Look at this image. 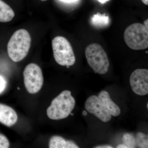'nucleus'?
<instances>
[{
  "label": "nucleus",
  "instance_id": "4be33fe9",
  "mask_svg": "<svg viewBox=\"0 0 148 148\" xmlns=\"http://www.w3.org/2000/svg\"><path fill=\"white\" fill-rule=\"evenodd\" d=\"M142 2L146 5H148V0H142Z\"/></svg>",
  "mask_w": 148,
  "mask_h": 148
},
{
  "label": "nucleus",
  "instance_id": "cd10ccee",
  "mask_svg": "<svg viewBox=\"0 0 148 148\" xmlns=\"http://www.w3.org/2000/svg\"><path fill=\"white\" fill-rule=\"evenodd\" d=\"M146 53H148V51H146Z\"/></svg>",
  "mask_w": 148,
  "mask_h": 148
},
{
  "label": "nucleus",
  "instance_id": "ddd939ff",
  "mask_svg": "<svg viewBox=\"0 0 148 148\" xmlns=\"http://www.w3.org/2000/svg\"><path fill=\"white\" fill-rule=\"evenodd\" d=\"M91 23L95 27H106L110 24V19L108 16H106V14H101L98 12L93 15L91 19Z\"/></svg>",
  "mask_w": 148,
  "mask_h": 148
},
{
  "label": "nucleus",
  "instance_id": "5701e85b",
  "mask_svg": "<svg viewBox=\"0 0 148 148\" xmlns=\"http://www.w3.org/2000/svg\"><path fill=\"white\" fill-rule=\"evenodd\" d=\"M100 3H101L103 4L104 3L108 1L109 0H98Z\"/></svg>",
  "mask_w": 148,
  "mask_h": 148
},
{
  "label": "nucleus",
  "instance_id": "423d86ee",
  "mask_svg": "<svg viewBox=\"0 0 148 148\" xmlns=\"http://www.w3.org/2000/svg\"><path fill=\"white\" fill-rule=\"evenodd\" d=\"M23 76L24 85L29 93L35 94L41 89L44 79L39 66L34 63L29 64L24 69Z\"/></svg>",
  "mask_w": 148,
  "mask_h": 148
},
{
  "label": "nucleus",
  "instance_id": "f3484780",
  "mask_svg": "<svg viewBox=\"0 0 148 148\" xmlns=\"http://www.w3.org/2000/svg\"><path fill=\"white\" fill-rule=\"evenodd\" d=\"M7 82L5 79L0 75V94L2 93L7 86Z\"/></svg>",
  "mask_w": 148,
  "mask_h": 148
},
{
  "label": "nucleus",
  "instance_id": "bb28decb",
  "mask_svg": "<svg viewBox=\"0 0 148 148\" xmlns=\"http://www.w3.org/2000/svg\"><path fill=\"white\" fill-rule=\"evenodd\" d=\"M147 108L148 109V103H147Z\"/></svg>",
  "mask_w": 148,
  "mask_h": 148
},
{
  "label": "nucleus",
  "instance_id": "9d476101",
  "mask_svg": "<svg viewBox=\"0 0 148 148\" xmlns=\"http://www.w3.org/2000/svg\"><path fill=\"white\" fill-rule=\"evenodd\" d=\"M18 116L16 112L9 106L0 103V122L11 127L17 121Z\"/></svg>",
  "mask_w": 148,
  "mask_h": 148
},
{
  "label": "nucleus",
  "instance_id": "393cba45",
  "mask_svg": "<svg viewBox=\"0 0 148 148\" xmlns=\"http://www.w3.org/2000/svg\"><path fill=\"white\" fill-rule=\"evenodd\" d=\"M40 1H47V0H40Z\"/></svg>",
  "mask_w": 148,
  "mask_h": 148
},
{
  "label": "nucleus",
  "instance_id": "b1692460",
  "mask_svg": "<svg viewBox=\"0 0 148 148\" xmlns=\"http://www.w3.org/2000/svg\"><path fill=\"white\" fill-rule=\"evenodd\" d=\"M82 114L84 116H86L87 115V112H86V111H84L83 112Z\"/></svg>",
  "mask_w": 148,
  "mask_h": 148
},
{
  "label": "nucleus",
  "instance_id": "6e6552de",
  "mask_svg": "<svg viewBox=\"0 0 148 148\" xmlns=\"http://www.w3.org/2000/svg\"><path fill=\"white\" fill-rule=\"evenodd\" d=\"M85 108L88 112L93 114L104 122H108L112 119V116L104 108L96 95H91L88 98Z\"/></svg>",
  "mask_w": 148,
  "mask_h": 148
},
{
  "label": "nucleus",
  "instance_id": "6ab92c4d",
  "mask_svg": "<svg viewBox=\"0 0 148 148\" xmlns=\"http://www.w3.org/2000/svg\"><path fill=\"white\" fill-rule=\"evenodd\" d=\"M60 1H61L64 2L72 3L77 1L78 0H60Z\"/></svg>",
  "mask_w": 148,
  "mask_h": 148
},
{
  "label": "nucleus",
  "instance_id": "7ed1b4c3",
  "mask_svg": "<svg viewBox=\"0 0 148 148\" xmlns=\"http://www.w3.org/2000/svg\"><path fill=\"white\" fill-rule=\"evenodd\" d=\"M87 62L95 73L106 74L108 71L110 62L106 51L100 45L93 43L86 49Z\"/></svg>",
  "mask_w": 148,
  "mask_h": 148
},
{
  "label": "nucleus",
  "instance_id": "0eeeda50",
  "mask_svg": "<svg viewBox=\"0 0 148 148\" xmlns=\"http://www.w3.org/2000/svg\"><path fill=\"white\" fill-rule=\"evenodd\" d=\"M130 84L133 92L137 95H145L148 93V70L138 69L132 72Z\"/></svg>",
  "mask_w": 148,
  "mask_h": 148
},
{
  "label": "nucleus",
  "instance_id": "aec40b11",
  "mask_svg": "<svg viewBox=\"0 0 148 148\" xmlns=\"http://www.w3.org/2000/svg\"><path fill=\"white\" fill-rule=\"evenodd\" d=\"M117 148H127V146L125 145L124 144H120V145H119L116 147Z\"/></svg>",
  "mask_w": 148,
  "mask_h": 148
},
{
  "label": "nucleus",
  "instance_id": "dca6fc26",
  "mask_svg": "<svg viewBox=\"0 0 148 148\" xmlns=\"http://www.w3.org/2000/svg\"><path fill=\"white\" fill-rule=\"evenodd\" d=\"M9 146L8 139L4 135L0 134V148H8Z\"/></svg>",
  "mask_w": 148,
  "mask_h": 148
},
{
  "label": "nucleus",
  "instance_id": "f03ea898",
  "mask_svg": "<svg viewBox=\"0 0 148 148\" xmlns=\"http://www.w3.org/2000/svg\"><path fill=\"white\" fill-rule=\"evenodd\" d=\"M75 105V101L71 91L65 90L52 101L47 110V114L51 119H64L70 115Z\"/></svg>",
  "mask_w": 148,
  "mask_h": 148
},
{
  "label": "nucleus",
  "instance_id": "f257e3e1",
  "mask_svg": "<svg viewBox=\"0 0 148 148\" xmlns=\"http://www.w3.org/2000/svg\"><path fill=\"white\" fill-rule=\"evenodd\" d=\"M31 36L27 30L19 29L14 33L7 46L9 56L14 62L22 61L26 57L30 48Z\"/></svg>",
  "mask_w": 148,
  "mask_h": 148
},
{
  "label": "nucleus",
  "instance_id": "412c9836",
  "mask_svg": "<svg viewBox=\"0 0 148 148\" xmlns=\"http://www.w3.org/2000/svg\"><path fill=\"white\" fill-rule=\"evenodd\" d=\"M144 26L146 27V29L148 30V19H147L144 22Z\"/></svg>",
  "mask_w": 148,
  "mask_h": 148
},
{
  "label": "nucleus",
  "instance_id": "9b49d317",
  "mask_svg": "<svg viewBox=\"0 0 148 148\" xmlns=\"http://www.w3.org/2000/svg\"><path fill=\"white\" fill-rule=\"evenodd\" d=\"M49 148H79L74 142L65 140L60 136H54L49 140Z\"/></svg>",
  "mask_w": 148,
  "mask_h": 148
},
{
  "label": "nucleus",
  "instance_id": "a878e982",
  "mask_svg": "<svg viewBox=\"0 0 148 148\" xmlns=\"http://www.w3.org/2000/svg\"><path fill=\"white\" fill-rule=\"evenodd\" d=\"M70 114L72 116H73V115L74 114L73 113H71Z\"/></svg>",
  "mask_w": 148,
  "mask_h": 148
},
{
  "label": "nucleus",
  "instance_id": "39448f33",
  "mask_svg": "<svg viewBox=\"0 0 148 148\" xmlns=\"http://www.w3.org/2000/svg\"><path fill=\"white\" fill-rule=\"evenodd\" d=\"M53 57L62 66H71L75 62L73 50L68 40L64 37H56L52 41Z\"/></svg>",
  "mask_w": 148,
  "mask_h": 148
},
{
  "label": "nucleus",
  "instance_id": "1a4fd4ad",
  "mask_svg": "<svg viewBox=\"0 0 148 148\" xmlns=\"http://www.w3.org/2000/svg\"><path fill=\"white\" fill-rule=\"evenodd\" d=\"M98 98L101 105L111 116H117L120 114V109L111 100L108 91L102 90L98 95Z\"/></svg>",
  "mask_w": 148,
  "mask_h": 148
},
{
  "label": "nucleus",
  "instance_id": "f8f14e48",
  "mask_svg": "<svg viewBox=\"0 0 148 148\" xmlns=\"http://www.w3.org/2000/svg\"><path fill=\"white\" fill-rule=\"evenodd\" d=\"M14 15L11 8L2 0H0V22H9L13 19Z\"/></svg>",
  "mask_w": 148,
  "mask_h": 148
},
{
  "label": "nucleus",
  "instance_id": "20e7f679",
  "mask_svg": "<svg viewBox=\"0 0 148 148\" xmlns=\"http://www.w3.org/2000/svg\"><path fill=\"white\" fill-rule=\"evenodd\" d=\"M143 24L135 23L125 31V41L128 47L135 50L145 49L148 47V31Z\"/></svg>",
  "mask_w": 148,
  "mask_h": 148
},
{
  "label": "nucleus",
  "instance_id": "2eb2a0df",
  "mask_svg": "<svg viewBox=\"0 0 148 148\" xmlns=\"http://www.w3.org/2000/svg\"><path fill=\"white\" fill-rule=\"evenodd\" d=\"M123 144L127 146V148L136 147V144L135 139L133 134L131 133H125L123 137Z\"/></svg>",
  "mask_w": 148,
  "mask_h": 148
},
{
  "label": "nucleus",
  "instance_id": "a211bd4d",
  "mask_svg": "<svg viewBox=\"0 0 148 148\" xmlns=\"http://www.w3.org/2000/svg\"><path fill=\"white\" fill-rule=\"evenodd\" d=\"M95 148H113V147L111 146L110 145H101L97 146V147H95Z\"/></svg>",
  "mask_w": 148,
  "mask_h": 148
},
{
  "label": "nucleus",
  "instance_id": "4468645a",
  "mask_svg": "<svg viewBox=\"0 0 148 148\" xmlns=\"http://www.w3.org/2000/svg\"><path fill=\"white\" fill-rule=\"evenodd\" d=\"M136 146L141 148H148V135L142 132H138L135 138Z\"/></svg>",
  "mask_w": 148,
  "mask_h": 148
}]
</instances>
